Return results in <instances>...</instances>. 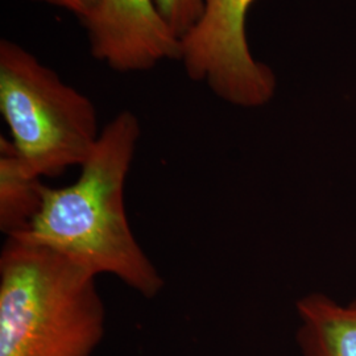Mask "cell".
Segmentation results:
<instances>
[{
    "mask_svg": "<svg viewBox=\"0 0 356 356\" xmlns=\"http://www.w3.org/2000/svg\"><path fill=\"white\" fill-rule=\"evenodd\" d=\"M140 135V122L132 111L115 115L102 127L76 181L64 188L45 186L38 216L17 238L64 256L95 277L115 276L153 298L165 282L136 241L124 206Z\"/></svg>",
    "mask_w": 356,
    "mask_h": 356,
    "instance_id": "1",
    "label": "cell"
},
{
    "mask_svg": "<svg viewBox=\"0 0 356 356\" xmlns=\"http://www.w3.org/2000/svg\"><path fill=\"white\" fill-rule=\"evenodd\" d=\"M95 276L24 239L0 254V356H92L106 309Z\"/></svg>",
    "mask_w": 356,
    "mask_h": 356,
    "instance_id": "2",
    "label": "cell"
},
{
    "mask_svg": "<svg viewBox=\"0 0 356 356\" xmlns=\"http://www.w3.org/2000/svg\"><path fill=\"white\" fill-rule=\"evenodd\" d=\"M0 113L15 152L41 178L82 165L102 131L89 97L10 38L0 40Z\"/></svg>",
    "mask_w": 356,
    "mask_h": 356,
    "instance_id": "3",
    "label": "cell"
},
{
    "mask_svg": "<svg viewBox=\"0 0 356 356\" xmlns=\"http://www.w3.org/2000/svg\"><path fill=\"white\" fill-rule=\"evenodd\" d=\"M254 0H204L202 13L181 38L179 63L186 76L236 107L257 108L272 101L273 70L252 56L247 19Z\"/></svg>",
    "mask_w": 356,
    "mask_h": 356,
    "instance_id": "4",
    "label": "cell"
},
{
    "mask_svg": "<svg viewBox=\"0 0 356 356\" xmlns=\"http://www.w3.org/2000/svg\"><path fill=\"white\" fill-rule=\"evenodd\" d=\"M78 20L91 56L116 73H144L181 58V38L156 0H94Z\"/></svg>",
    "mask_w": 356,
    "mask_h": 356,
    "instance_id": "5",
    "label": "cell"
},
{
    "mask_svg": "<svg viewBox=\"0 0 356 356\" xmlns=\"http://www.w3.org/2000/svg\"><path fill=\"white\" fill-rule=\"evenodd\" d=\"M300 327L296 341L302 356H356V301L337 304L322 293L296 304Z\"/></svg>",
    "mask_w": 356,
    "mask_h": 356,
    "instance_id": "6",
    "label": "cell"
},
{
    "mask_svg": "<svg viewBox=\"0 0 356 356\" xmlns=\"http://www.w3.org/2000/svg\"><path fill=\"white\" fill-rule=\"evenodd\" d=\"M42 178L26 168L13 143L0 138V231L7 239L17 238L31 227L41 209Z\"/></svg>",
    "mask_w": 356,
    "mask_h": 356,
    "instance_id": "7",
    "label": "cell"
},
{
    "mask_svg": "<svg viewBox=\"0 0 356 356\" xmlns=\"http://www.w3.org/2000/svg\"><path fill=\"white\" fill-rule=\"evenodd\" d=\"M168 26L178 38H184L198 22L204 0H156Z\"/></svg>",
    "mask_w": 356,
    "mask_h": 356,
    "instance_id": "8",
    "label": "cell"
},
{
    "mask_svg": "<svg viewBox=\"0 0 356 356\" xmlns=\"http://www.w3.org/2000/svg\"><path fill=\"white\" fill-rule=\"evenodd\" d=\"M33 3H42L61 8L64 11L73 13L76 19H81L85 13L89 11L94 0H28Z\"/></svg>",
    "mask_w": 356,
    "mask_h": 356,
    "instance_id": "9",
    "label": "cell"
}]
</instances>
